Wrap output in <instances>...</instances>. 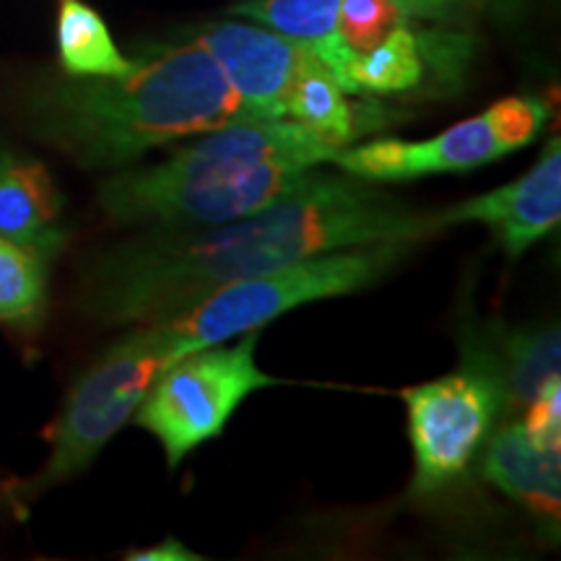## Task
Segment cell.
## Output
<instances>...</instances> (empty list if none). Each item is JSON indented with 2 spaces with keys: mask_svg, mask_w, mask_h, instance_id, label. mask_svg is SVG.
Listing matches in <instances>:
<instances>
[{
  "mask_svg": "<svg viewBox=\"0 0 561 561\" xmlns=\"http://www.w3.org/2000/svg\"><path fill=\"white\" fill-rule=\"evenodd\" d=\"M445 229L442 210L424 214L375 182L318 167L242 219L161 227L104 252L83 280V307L104 325L159 322L234 280L359 244H419Z\"/></svg>",
  "mask_w": 561,
  "mask_h": 561,
  "instance_id": "cell-1",
  "label": "cell"
},
{
  "mask_svg": "<svg viewBox=\"0 0 561 561\" xmlns=\"http://www.w3.org/2000/svg\"><path fill=\"white\" fill-rule=\"evenodd\" d=\"M261 121L198 37L161 47L115 79H81L34 107L39 136L83 170L125 167L172 140Z\"/></svg>",
  "mask_w": 561,
  "mask_h": 561,
  "instance_id": "cell-2",
  "label": "cell"
},
{
  "mask_svg": "<svg viewBox=\"0 0 561 561\" xmlns=\"http://www.w3.org/2000/svg\"><path fill=\"white\" fill-rule=\"evenodd\" d=\"M335 146L289 117L240 121L201 133L170 159L104 180L100 208L115 227H210L255 214L312 170Z\"/></svg>",
  "mask_w": 561,
  "mask_h": 561,
  "instance_id": "cell-3",
  "label": "cell"
},
{
  "mask_svg": "<svg viewBox=\"0 0 561 561\" xmlns=\"http://www.w3.org/2000/svg\"><path fill=\"white\" fill-rule=\"evenodd\" d=\"M411 248L413 242H377L322 252L263 276L234 280L208 294L198 305L146 325L153 328L170 359H178L187 351L261 331L301 305L346 297L375 286L411 255Z\"/></svg>",
  "mask_w": 561,
  "mask_h": 561,
  "instance_id": "cell-4",
  "label": "cell"
},
{
  "mask_svg": "<svg viewBox=\"0 0 561 561\" xmlns=\"http://www.w3.org/2000/svg\"><path fill=\"white\" fill-rule=\"evenodd\" d=\"M257 341L261 331H248L234 346L187 351L159 369L133 419L159 439L167 466L178 468L203 442L221 437L244 398L278 385L257 367Z\"/></svg>",
  "mask_w": 561,
  "mask_h": 561,
  "instance_id": "cell-5",
  "label": "cell"
},
{
  "mask_svg": "<svg viewBox=\"0 0 561 561\" xmlns=\"http://www.w3.org/2000/svg\"><path fill=\"white\" fill-rule=\"evenodd\" d=\"M170 362L151 325L138 328L104 351L102 359L91 364L70 390L66 409L53 426L50 458L37 476L13 489L19 502H32L42 491L89 468L107 442L136 416L153 377Z\"/></svg>",
  "mask_w": 561,
  "mask_h": 561,
  "instance_id": "cell-6",
  "label": "cell"
},
{
  "mask_svg": "<svg viewBox=\"0 0 561 561\" xmlns=\"http://www.w3.org/2000/svg\"><path fill=\"white\" fill-rule=\"evenodd\" d=\"M546 121L549 104L538 96H504L481 115L455 123L434 138H377L362 146H343L331 164L367 182H409L471 172L525 149L543 130Z\"/></svg>",
  "mask_w": 561,
  "mask_h": 561,
  "instance_id": "cell-7",
  "label": "cell"
},
{
  "mask_svg": "<svg viewBox=\"0 0 561 561\" xmlns=\"http://www.w3.org/2000/svg\"><path fill=\"white\" fill-rule=\"evenodd\" d=\"M403 401L413 447L411 494L419 500L453 486L504 416L500 380L473 359L453 375L403 390Z\"/></svg>",
  "mask_w": 561,
  "mask_h": 561,
  "instance_id": "cell-8",
  "label": "cell"
},
{
  "mask_svg": "<svg viewBox=\"0 0 561 561\" xmlns=\"http://www.w3.org/2000/svg\"><path fill=\"white\" fill-rule=\"evenodd\" d=\"M195 37L261 121L284 117L286 94L301 66L314 55L305 42L242 21L210 24Z\"/></svg>",
  "mask_w": 561,
  "mask_h": 561,
  "instance_id": "cell-9",
  "label": "cell"
},
{
  "mask_svg": "<svg viewBox=\"0 0 561 561\" xmlns=\"http://www.w3.org/2000/svg\"><path fill=\"white\" fill-rule=\"evenodd\" d=\"M442 214L450 227L483 224L504 255L517 261L561 221V140L551 138L536 167L523 178Z\"/></svg>",
  "mask_w": 561,
  "mask_h": 561,
  "instance_id": "cell-10",
  "label": "cell"
},
{
  "mask_svg": "<svg viewBox=\"0 0 561 561\" xmlns=\"http://www.w3.org/2000/svg\"><path fill=\"white\" fill-rule=\"evenodd\" d=\"M462 356L486 367L502 385L504 413H523L546 382L559 377V325L549 328H483L462 341Z\"/></svg>",
  "mask_w": 561,
  "mask_h": 561,
  "instance_id": "cell-11",
  "label": "cell"
},
{
  "mask_svg": "<svg viewBox=\"0 0 561 561\" xmlns=\"http://www.w3.org/2000/svg\"><path fill=\"white\" fill-rule=\"evenodd\" d=\"M489 442V439H486ZM483 476L557 536L561 507V447L536 445L523 421H510L489 442Z\"/></svg>",
  "mask_w": 561,
  "mask_h": 561,
  "instance_id": "cell-12",
  "label": "cell"
},
{
  "mask_svg": "<svg viewBox=\"0 0 561 561\" xmlns=\"http://www.w3.org/2000/svg\"><path fill=\"white\" fill-rule=\"evenodd\" d=\"M0 237L26 244L50 261L68 240L62 195L50 170L13 151H0Z\"/></svg>",
  "mask_w": 561,
  "mask_h": 561,
  "instance_id": "cell-13",
  "label": "cell"
},
{
  "mask_svg": "<svg viewBox=\"0 0 561 561\" xmlns=\"http://www.w3.org/2000/svg\"><path fill=\"white\" fill-rule=\"evenodd\" d=\"M462 53H466L462 39L419 34L405 21L369 50L351 53L339 81L348 94H411L426 81V70L434 60H455Z\"/></svg>",
  "mask_w": 561,
  "mask_h": 561,
  "instance_id": "cell-14",
  "label": "cell"
},
{
  "mask_svg": "<svg viewBox=\"0 0 561 561\" xmlns=\"http://www.w3.org/2000/svg\"><path fill=\"white\" fill-rule=\"evenodd\" d=\"M284 117L301 123L335 149H343L380 123L377 115L371 117L367 112L362 115V110L348 102V91H343L333 70L318 58V53L301 66L294 79L284 102Z\"/></svg>",
  "mask_w": 561,
  "mask_h": 561,
  "instance_id": "cell-15",
  "label": "cell"
},
{
  "mask_svg": "<svg viewBox=\"0 0 561 561\" xmlns=\"http://www.w3.org/2000/svg\"><path fill=\"white\" fill-rule=\"evenodd\" d=\"M339 9L341 0H244L231 13L305 42L333 70L335 79H341L348 50L339 37Z\"/></svg>",
  "mask_w": 561,
  "mask_h": 561,
  "instance_id": "cell-16",
  "label": "cell"
},
{
  "mask_svg": "<svg viewBox=\"0 0 561 561\" xmlns=\"http://www.w3.org/2000/svg\"><path fill=\"white\" fill-rule=\"evenodd\" d=\"M58 55L73 79H115L133 68L104 19L83 0H60Z\"/></svg>",
  "mask_w": 561,
  "mask_h": 561,
  "instance_id": "cell-17",
  "label": "cell"
},
{
  "mask_svg": "<svg viewBox=\"0 0 561 561\" xmlns=\"http://www.w3.org/2000/svg\"><path fill=\"white\" fill-rule=\"evenodd\" d=\"M47 263L42 252L0 237V322L34 331L47 312Z\"/></svg>",
  "mask_w": 561,
  "mask_h": 561,
  "instance_id": "cell-18",
  "label": "cell"
},
{
  "mask_svg": "<svg viewBox=\"0 0 561 561\" xmlns=\"http://www.w3.org/2000/svg\"><path fill=\"white\" fill-rule=\"evenodd\" d=\"M411 21L396 0H341L339 37L351 53H364Z\"/></svg>",
  "mask_w": 561,
  "mask_h": 561,
  "instance_id": "cell-19",
  "label": "cell"
},
{
  "mask_svg": "<svg viewBox=\"0 0 561 561\" xmlns=\"http://www.w3.org/2000/svg\"><path fill=\"white\" fill-rule=\"evenodd\" d=\"M523 426L528 437L541 447L561 445V385L553 377L533 396V401L523 409Z\"/></svg>",
  "mask_w": 561,
  "mask_h": 561,
  "instance_id": "cell-20",
  "label": "cell"
},
{
  "mask_svg": "<svg viewBox=\"0 0 561 561\" xmlns=\"http://www.w3.org/2000/svg\"><path fill=\"white\" fill-rule=\"evenodd\" d=\"M130 561H198L201 553L187 549L178 538H164V541L151 546V549H133L128 557Z\"/></svg>",
  "mask_w": 561,
  "mask_h": 561,
  "instance_id": "cell-21",
  "label": "cell"
},
{
  "mask_svg": "<svg viewBox=\"0 0 561 561\" xmlns=\"http://www.w3.org/2000/svg\"><path fill=\"white\" fill-rule=\"evenodd\" d=\"M409 19H447L468 0H396Z\"/></svg>",
  "mask_w": 561,
  "mask_h": 561,
  "instance_id": "cell-22",
  "label": "cell"
}]
</instances>
